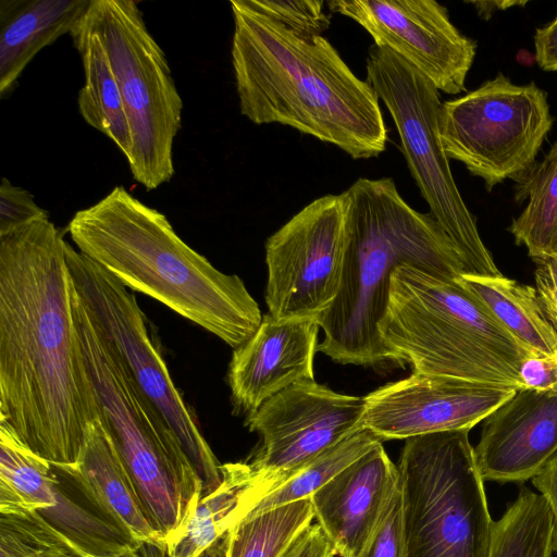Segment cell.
Here are the masks:
<instances>
[{
  "instance_id": "1",
  "label": "cell",
  "mask_w": 557,
  "mask_h": 557,
  "mask_svg": "<svg viewBox=\"0 0 557 557\" xmlns=\"http://www.w3.org/2000/svg\"><path fill=\"white\" fill-rule=\"evenodd\" d=\"M65 244L49 219L0 237V420L61 471L101 419Z\"/></svg>"
},
{
  "instance_id": "2",
  "label": "cell",
  "mask_w": 557,
  "mask_h": 557,
  "mask_svg": "<svg viewBox=\"0 0 557 557\" xmlns=\"http://www.w3.org/2000/svg\"><path fill=\"white\" fill-rule=\"evenodd\" d=\"M230 5L232 65L245 117L289 126L356 160L385 150L388 132L374 89L325 37L297 36L246 0Z\"/></svg>"
},
{
  "instance_id": "3",
  "label": "cell",
  "mask_w": 557,
  "mask_h": 557,
  "mask_svg": "<svg viewBox=\"0 0 557 557\" xmlns=\"http://www.w3.org/2000/svg\"><path fill=\"white\" fill-rule=\"evenodd\" d=\"M78 251L125 287L163 304L234 349L261 324L257 301L236 274H225L188 246L168 218L116 186L77 211L67 225Z\"/></svg>"
},
{
  "instance_id": "4",
  "label": "cell",
  "mask_w": 557,
  "mask_h": 557,
  "mask_svg": "<svg viewBox=\"0 0 557 557\" xmlns=\"http://www.w3.org/2000/svg\"><path fill=\"white\" fill-rule=\"evenodd\" d=\"M346 246L339 292L319 318L318 351L343 364L387 361L379 324L391 278L403 265L443 280H458L465 268L453 242L431 213L413 209L392 177L356 180L342 191Z\"/></svg>"
},
{
  "instance_id": "5",
  "label": "cell",
  "mask_w": 557,
  "mask_h": 557,
  "mask_svg": "<svg viewBox=\"0 0 557 557\" xmlns=\"http://www.w3.org/2000/svg\"><path fill=\"white\" fill-rule=\"evenodd\" d=\"M379 333L388 360L412 372L516 389L523 361L534 355L458 280L408 265L392 275Z\"/></svg>"
},
{
  "instance_id": "6",
  "label": "cell",
  "mask_w": 557,
  "mask_h": 557,
  "mask_svg": "<svg viewBox=\"0 0 557 557\" xmlns=\"http://www.w3.org/2000/svg\"><path fill=\"white\" fill-rule=\"evenodd\" d=\"M74 309L101 420L152 525L166 541L195 510L202 481L178 437L101 334L75 288Z\"/></svg>"
},
{
  "instance_id": "7",
  "label": "cell",
  "mask_w": 557,
  "mask_h": 557,
  "mask_svg": "<svg viewBox=\"0 0 557 557\" xmlns=\"http://www.w3.org/2000/svg\"><path fill=\"white\" fill-rule=\"evenodd\" d=\"M469 431L405 440L397 469L406 557H490L494 521Z\"/></svg>"
},
{
  "instance_id": "8",
  "label": "cell",
  "mask_w": 557,
  "mask_h": 557,
  "mask_svg": "<svg viewBox=\"0 0 557 557\" xmlns=\"http://www.w3.org/2000/svg\"><path fill=\"white\" fill-rule=\"evenodd\" d=\"M366 71L367 82L394 121L407 166L430 213L459 253L463 275H502L459 193L442 146L440 91L407 61L375 44L368 50Z\"/></svg>"
},
{
  "instance_id": "9",
  "label": "cell",
  "mask_w": 557,
  "mask_h": 557,
  "mask_svg": "<svg viewBox=\"0 0 557 557\" xmlns=\"http://www.w3.org/2000/svg\"><path fill=\"white\" fill-rule=\"evenodd\" d=\"M86 17L108 52L121 91L132 147L127 162L147 190L175 173L174 139L182 126L183 100L164 51L132 0H91Z\"/></svg>"
},
{
  "instance_id": "10",
  "label": "cell",
  "mask_w": 557,
  "mask_h": 557,
  "mask_svg": "<svg viewBox=\"0 0 557 557\" xmlns=\"http://www.w3.org/2000/svg\"><path fill=\"white\" fill-rule=\"evenodd\" d=\"M553 123L544 90L498 73L442 103L438 134L448 159L461 162L492 190L506 180L517 182L536 163Z\"/></svg>"
},
{
  "instance_id": "11",
  "label": "cell",
  "mask_w": 557,
  "mask_h": 557,
  "mask_svg": "<svg viewBox=\"0 0 557 557\" xmlns=\"http://www.w3.org/2000/svg\"><path fill=\"white\" fill-rule=\"evenodd\" d=\"M65 256L79 299L138 387L178 437L202 481V496L209 494L221 483V465L175 386L135 294L69 243Z\"/></svg>"
},
{
  "instance_id": "12",
  "label": "cell",
  "mask_w": 557,
  "mask_h": 557,
  "mask_svg": "<svg viewBox=\"0 0 557 557\" xmlns=\"http://www.w3.org/2000/svg\"><path fill=\"white\" fill-rule=\"evenodd\" d=\"M343 193L319 197L265 242V302L276 320L318 319L336 298L346 246Z\"/></svg>"
},
{
  "instance_id": "13",
  "label": "cell",
  "mask_w": 557,
  "mask_h": 557,
  "mask_svg": "<svg viewBox=\"0 0 557 557\" xmlns=\"http://www.w3.org/2000/svg\"><path fill=\"white\" fill-rule=\"evenodd\" d=\"M363 397L336 393L314 380L276 394L245 424L261 436L249 459L258 471L282 484L306 463L360 430Z\"/></svg>"
},
{
  "instance_id": "14",
  "label": "cell",
  "mask_w": 557,
  "mask_h": 557,
  "mask_svg": "<svg viewBox=\"0 0 557 557\" xmlns=\"http://www.w3.org/2000/svg\"><path fill=\"white\" fill-rule=\"evenodd\" d=\"M327 7L359 24L376 46L407 61L438 91L466 90L476 42L458 30L437 1L332 0Z\"/></svg>"
},
{
  "instance_id": "15",
  "label": "cell",
  "mask_w": 557,
  "mask_h": 557,
  "mask_svg": "<svg viewBox=\"0 0 557 557\" xmlns=\"http://www.w3.org/2000/svg\"><path fill=\"white\" fill-rule=\"evenodd\" d=\"M515 392L509 386L412 372L363 397L360 428L382 442L470 430Z\"/></svg>"
},
{
  "instance_id": "16",
  "label": "cell",
  "mask_w": 557,
  "mask_h": 557,
  "mask_svg": "<svg viewBox=\"0 0 557 557\" xmlns=\"http://www.w3.org/2000/svg\"><path fill=\"white\" fill-rule=\"evenodd\" d=\"M483 480H532L557 455V388L522 387L485 419L474 447Z\"/></svg>"
},
{
  "instance_id": "17",
  "label": "cell",
  "mask_w": 557,
  "mask_h": 557,
  "mask_svg": "<svg viewBox=\"0 0 557 557\" xmlns=\"http://www.w3.org/2000/svg\"><path fill=\"white\" fill-rule=\"evenodd\" d=\"M319 320H276L263 315L258 330L234 349L227 382L234 410L246 418L267 400L306 380H314Z\"/></svg>"
},
{
  "instance_id": "18",
  "label": "cell",
  "mask_w": 557,
  "mask_h": 557,
  "mask_svg": "<svg viewBox=\"0 0 557 557\" xmlns=\"http://www.w3.org/2000/svg\"><path fill=\"white\" fill-rule=\"evenodd\" d=\"M399 484L382 443L310 496L314 518L339 557H359Z\"/></svg>"
},
{
  "instance_id": "19",
  "label": "cell",
  "mask_w": 557,
  "mask_h": 557,
  "mask_svg": "<svg viewBox=\"0 0 557 557\" xmlns=\"http://www.w3.org/2000/svg\"><path fill=\"white\" fill-rule=\"evenodd\" d=\"M61 472L94 510L129 542L165 553V540L152 525L101 419L90 425L76 465Z\"/></svg>"
},
{
  "instance_id": "20",
  "label": "cell",
  "mask_w": 557,
  "mask_h": 557,
  "mask_svg": "<svg viewBox=\"0 0 557 557\" xmlns=\"http://www.w3.org/2000/svg\"><path fill=\"white\" fill-rule=\"evenodd\" d=\"M220 485L201 496L188 520L165 541V557H198L228 533L282 482L247 461L221 465Z\"/></svg>"
},
{
  "instance_id": "21",
  "label": "cell",
  "mask_w": 557,
  "mask_h": 557,
  "mask_svg": "<svg viewBox=\"0 0 557 557\" xmlns=\"http://www.w3.org/2000/svg\"><path fill=\"white\" fill-rule=\"evenodd\" d=\"M91 0H1L0 95L15 87L21 74L45 47L71 34Z\"/></svg>"
},
{
  "instance_id": "22",
  "label": "cell",
  "mask_w": 557,
  "mask_h": 557,
  "mask_svg": "<svg viewBox=\"0 0 557 557\" xmlns=\"http://www.w3.org/2000/svg\"><path fill=\"white\" fill-rule=\"evenodd\" d=\"M85 14L70 34L85 77L78 110L84 121L111 139L127 159L132 139L121 91L102 40Z\"/></svg>"
},
{
  "instance_id": "23",
  "label": "cell",
  "mask_w": 557,
  "mask_h": 557,
  "mask_svg": "<svg viewBox=\"0 0 557 557\" xmlns=\"http://www.w3.org/2000/svg\"><path fill=\"white\" fill-rule=\"evenodd\" d=\"M458 281L534 355L557 360V332L544 311L536 288L503 274L461 275Z\"/></svg>"
},
{
  "instance_id": "24",
  "label": "cell",
  "mask_w": 557,
  "mask_h": 557,
  "mask_svg": "<svg viewBox=\"0 0 557 557\" xmlns=\"http://www.w3.org/2000/svg\"><path fill=\"white\" fill-rule=\"evenodd\" d=\"M515 200L527 201L508 231L534 262L554 256L557 245V141L515 187Z\"/></svg>"
},
{
  "instance_id": "25",
  "label": "cell",
  "mask_w": 557,
  "mask_h": 557,
  "mask_svg": "<svg viewBox=\"0 0 557 557\" xmlns=\"http://www.w3.org/2000/svg\"><path fill=\"white\" fill-rule=\"evenodd\" d=\"M552 513L546 498L521 487L494 521L490 557H552Z\"/></svg>"
},
{
  "instance_id": "26",
  "label": "cell",
  "mask_w": 557,
  "mask_h": 557,
  "mask_svg": "<svg viewBox=\"0 0 557 557\" xmlns=\"http://www.w3.org/2000/svg\"><path fill=\"white\" fill-rule=\"evenodd\" d=\"M313 518L309 498L249 512L230 532L227 557H282Z\"/></svg>"
},
{
  "instance_id": "27",
  "label": "cell",
  "mask_w": 557,
  "mask_h": 557,
  "mask_svg": "<svg viewBox=\"0 0 557 557\" xmlns=\"http://www.w3.org/2000/svg\"><path fill=\"white\" fill-rule=\"evenodd\" d=\"M380 443L382 441L371 431L358 430L306 463L260 500L250 512L264 511L310 498L314 492Z\"/></svg>"
},
{
  "instance_id": "28",
  "label": "cell",
  "mask_w": 557,
  "mask_h": 557,
  "mask_svg": "<svg viewBox=\"0 0 557 557\" xmlns=\"http://www.w3.org/2000/svg\"><path fill=\"white\" fill-rule=\"evenodd\" d=\"M0 557H89L38 511L0 506Z\"/></svg>"
},
{
  "instance_id": "29",
  "label": "cell",
  "mask_w": 557,
  "mask_h": 557,
  "mask_svg": "<svg viewBox=\"0 0 557 557\" xmlns=\"http://www.w3.org/2000/svg\"><path fill=\"white\" fill-rule=\"evenodd\" d=\"M258 13L277 22L297 36H322L330 26L321 0H246Z\"/></svg>"
},
{
  "instance_id": "30",
  "label": "cell",
  "mask_w": 557,
  "mask_h": 557,
  "mask_svg": "<svg viewBox=\"0 0 557 557\" xmlns=\"http://www.w3.org/2000/svg\"><path fill=\"white\" fill-rule=\"evenodd\" d=\"M44 219H48V214L35 202L33 195L3 177L0 185V237Z\"/></svg>"
},
{
  "instance_id": "31",
  "label": "cell",
  "mask_w": 557,
  "mask_h": 557,
  "mask_svg": "<svg viewBox=\"0 0 557 557\" xmlns=\"http://www.w3.org/2000/svg\"><path fill=\"white\" fill-rule=\"evenodd\" d=\"M359 557H406L399 484L387 503L375 533Z\"/></svg>"
},
{
  "instance_id": "32",
  "label": "cell",
  "mask_w": 557,
  "mask_h": 557,
  "mask_svg": "<svg viewBox=\"0 0 557 557\" xmlns=\"http://www.w3.org/2000/svg\"><path fill=\"white\" fill-rule=\"evenodd\" d=\"M535 263V288L544 311L557 332V255Z\"/></svg>"
},
{
  "instance_id": "33",
  "label": "cell",
  "mask_w": 557,
  "mask_h": 557,
  "mask_svg": "<svg viewBox=\"0 0 557 557\" xmlns=\"http://www.w3.org/2000/svg\"><path fill=\"white\" fill-rule=\"evenodd\" d=\"M335 549L318 523L300 531L282 557H334Z\"/></svg>"
},
{
  "instance_id": "34",
  "label": "cell",
  "mask_w": 557,
  "mask_h": 557,
  "mask_svg": "<svg viewBox=\"0 0 557 557\" xmlns=\"http://www.w3.org/2000/svg\"><path fill=\"white\" fill-rule=\"evenodd\" d=\"M522 387L557 388V360L539 355L528 357L520 369Z\"/></svg>"
},
{
  "instance_id": "35",
  "label": "cell",
  "mask_w": 557,
  "mask_h": 557,
  "mask_svg": "<svg viewBox=\"0 0 557 557\" xmlns=\"http://www.w3.org/2000/svg\"><path fill=\"white\" fill-rule=\"evenodd\" d=\"M532 484L548 503L553 523V552L557 554V455L532 479Z\"/></svg>"
},
{
  "instance_id": "36",
  "label": "cell",
  "mask_w": 557,
  "mask_h": 557,
  "mask_svg": "<svg viewBox=\"0 0 557 557\" xmlns=\"http://www.w3.org/2000/svg\"><path fill=\"white\" fill-rule=\"evenodd\" d=\"M534 47L537 65L544 71L557 72V14L552 22L536 28Z\"/></svg>"
},
{
  "instance_id": "37",
  "label": "cell",
  "mask_w": 557,
  "mask_h": 557,
  "mask_svg": "<svg viewBox=\"0 0 557 557\" xmlns=\"http://www.w3.org/2000/svg\"><path fill=\"white\" fill-rule=\"evenodd\" d=\"M474 7L479 16L484 20H490L496 12L505 11L512 7H523L528 1H510V0H493V1H469Z\"/></svg>"
},
{
  "instance_id": "38",
  "label": "cell",
  "mask_w": 557,
  "mask_h": 557,
  "mask_svg": "<svg viewBox=\"0 0 557 557\" xmlns=\"http://www.w3.org/2000/svg\"><path fill=\"white\" fill-rule=\"evenodd\" d=\"M231 532V531H230ZM226 533L198 557H227L231 533Z\"/></svg>"
},
{
  "instance_id": "39",
  "label": "cell",
  "mask_w": 557,
  "mask_h": 557,
  "mask_svg": "<svg viewBox=\"0 0 557 557\" xmlns=\"http://www.w3.org/2000/svg\"><path fill=\"white\" fill-rule=\"evenodd\" d=\"M144 546L145 545L131 546V547L126 548L125 550H123L119 554L109 556V557H151V556L147 555L146 553H144V550H143Z\"/></svg>"
},
{
  "instance_id": "40",
  "label": "cell",
  "mask_w": 557,
  "mask_h": 557,
  "mask_svg": "<svg viewBox=\"0 0 557 557\" xmlns=\"http://www.w3.org/2000/svg\"><path fill=\"white\" fill-rule=\"evenodd\" d=\"M555 255H557V245H556V247H555V253H554V256H555Z\"/></svg>"
}]
</instances>
